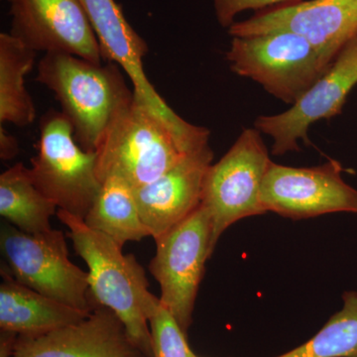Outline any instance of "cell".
I'll use <instances>...</instances> for the list:
<instances>
[{
    "instance_id": "d6986e66",
    "label": "cell",
    "mask_w": 357,
    "mask_h": 357,
    "mask_svg": "<svg viewBox=\"0 0 357 357\" xmlns=\"http://www.w3.org/2000/svg\"><path fill=\"white\" fill-rule=\"evenodd\" d=\"M57 208L34 185L24 164H15L0 175V215L16 229L29 234L49 231Z\"/></svg>"
},
{
    "instance_id": "5b68a950",
    "label": "cell",
    "mask_w": 357,
    "mask_h": 357,
    "mask_svg": "<svg viewBox=\"0 0 357 357\" xmlns=\"http://www.w3.org/2000/svg\"><path fill=\"white\" fill-rule=\"evenodd\" d=\"M0 248L7 273L18 283L81 311L95 310L89 272L70 261L64 234L53 229L29 234L4 223Z\"/></svg>"
},
{
    "instance_id": "ac0fdd59",
    "label": "cell",
    "mask_w": 357,
    "mask_h": 357,
    "mask_svg": "<svg viewBox=\"0 0 357 357\" xmlns=\"http://www.w3.org/2000/svg\"><path fill=\"white\" fill-rule=\"evenodd\" d=\"M36 53L7 33L0 34V122L30 126L36 109L24 77L34 67Z\"/></svg>"
},
{
    "instance_id": "3957f363",
    "label": "cell",
    "mask_w": 357,
    "mask_h": 357,
    "mask_svg": "<svg viewBox=\"0 0 357 357\" xmlns=\"http://www.w3.org/2000/svg\"><path fill=\"white\" fill-rule=\"evenodd\" d=\"M57 217L70 230L77 255L89 267V295L95 309L109 307L123 324L129 338L146 357H153L151 335L143 305L148 280L145 270L119 244L91 229L83 218L59 210Z\"/></svg>"
},
{
    "instance_id": "ffe728a7",
    "label": "cell",
    "mask_w": 357,
    "mask_h": 357,
    "mask_svg": "<svg viewBox=\"0 0 357 357\" xmlns=\"http://www.w3.org/2000/svg\"><path fill=\"white\" fill-rule=\"evenodd\" d=\"M342 300V309L316 335L277 357H357V292H345Z\"/></svg>"
},
{
    "instance_id": "9a60e30c",
    "label": "cell",
    "mask_w": 357,
    "mask_h": 357,
    "mask_svg": "<svg viewBox=\"0 0 357 357\" xmlns=\"http://www.w3.org/2000/svg\"><path fill=\"white\" fill-rule=\"evenodd\" d=\"M91 27L98 37L103 58L126 72L133 91L145 105L160 114L172 116L174 112L150 83L143 69L148 45L131 27L114 0H81Z\"/></svg>"
},
{
    "instance_id": "277c9868",
    "label": "cell",
    "mask_w": 357,
    "mask_h": 357,
    "mask_svg": "<svg viewBox=\"0 0 357 357\" xmlns=\"http://www.w3.org/2000/svg\"><path fill=\"white\" fill-rule=\"evenodd\" d=\"M230 69L287 105L300 100L333 64L307 40L290 32L232 37Z\"/></svg>"
},
{
    "instance_id": "7a4b0ae2",
    "label": "cell",
    "mask_w": 357,
    "mask_h": 357,
    "mask_svg": "<svg viewBox=\"0 0 357 357\" xmlns=\"http://www.w3.org/2000/svg\"><path fill=\"white\" fill-rule=\"evenodd\" d=\"M36 81L55 93L77 144L96 152L112 122L134 96L121 67L64 53H46Z\"/></svg>"
},
{
    "instance_id": "5bb4252c",
    "label": "cell",
    "mask_w": 357,
    "mask_h": 357,
    "mask_svg": "<svg viewBox=\"0 0 357 357\" xmlns=\"http://www.w3.org/2000/svg\"><path fill=\"white\" fill-rule=\"evenodd\" d=\"M10 357L146 356L115 312L100 306L79 323L34 337L21 335Z\"/></svg>"
},
{
    "instance_id": "ba28073f",
    "label": "cell",
    "mask_w": 357,
    "mask_h": 357,
    "mask_svg": "<svg viewBox=\"0 0 357 357\" xmlns=\"http://www.w3.org/2000/svg\"><path fill=\"white\" fill-rule=\"evenodd\" d=\"M154 241L156 253L149 264L150 273L159 283L160 300L187 333L204 265L215 249L210 213L201 204L192 215Z\"/></svg>"
},
{
    "instance_id": "7c38bea8",
    "label": "cell",
    "mask_w": 357,
    "mask_h": 357,
    "mask_svg": "<svg viewBox=\"0 0 357 357\" xmlns=\"http://www.w3.org/2000/svg\"><path fill=\"white\" fill-rule=\"evenodd\" d=\"M290 32L335 60L357 34V0L298 1L262 11L229 28L232 37Z\"/></svg>"
},
{
    "instance_id": "30bf717a",
    "label": "cell",
    "mask_w": 357,
    "mask_h": 357,
    "mask_svg": "<svg viewBox=\"0 0 357 357\" xmlns=\"http://www.w3.org/2000/svg\"><path fill=\"white\" fill-rule=\"evenodd\" d=\"M357 84V34L342 47L328 70L287 112L261 115L255 126L273 139L272 153L300 151L299 140L310 144V126L342 112L347 96Z\"/></svg>"
},
{
    "instance_id": "8992f818",
    "label": "cell",
    "mask_w": 357,
    "mask_h": 357,
    "mask_svg": "<svg viewBox=\"0 0 357 357\" xmlns=\"http://www.w3.org/2000/svg\"><path fill=\"white\" fill-rule=\"evenodd\" d=\"M37 147L29 168L33 183L60 210L84 220L102 188L96 152L77 144L69 121L55 110L42 117Z\"/></svg>"
},
{
    "instance_id": "6da1fadb",
    "label": "cell",
    "mask_w": 357,
    "mask_h": 357,
    "mask_svg": "<svg viewBox=\"0 0 357 357\" xmlns=\"http://www.w3.org/2000/svg\"><path fill=\"white\" fill-rule=\"evenodd\" d=\"M211 132L167 116L145 105L134 93L96 149V174L102 183L123 178L132 188L153 182L192 152L208 145Z\"/></svg>"
},
{
    "instance_id": "cb8c5ba5",
    "label": "cell",
    "mask_w": 357,
    "mask_h": 357,
    "mask_svg": "<svg viewBox=\"0 0 357 357\" xmlns=\"http://www.w3.org/2000/svg\"><path fill=\"white\" fill-rule=\"evenodd\" d=\"M8 1H10V2H11V1H13V0H8Z\"/></svg>"
},
{
    "instance_id": "8fae6325",
    "label": "cell",
    "mask_w": 357,
    "mask_h": 357,
    "mask_svg": "<svg viewBox=\"0 0 357 357\" xmlns=\"http://www.w3.org/2000/svg\"><path fill=\"white\" fill-rule=\"evenodd\" d=\"M9 34L35 52L105 58L81 0H13Z\"/></svg>"
},
{
    "instance_id": "52a82bcc",
    "label": "cell",
    "mask_w": 357,
    "mask_h": 357,
    "mask_svg": "<svg viewBox=\"0 0 357 357\" xmlns=\"http://www.w3.org/2000/svg\"><path fill=\"white\" fill-rule=\"evenodd\" d=\"M271 160L257 129L245 128L204 178L202 204L208 210L213 248L234 222L266 213L260 192Z\"/></svg>"
},
{
    "instance_id": "9c48e42d",
    "label": "cell",
    "mask_w": 357,
    "mask_h": 357,
    "mask_svg": "<svg viewBox=\"0 0 357 357\" xmlns=\"http://www.w3.org/2000/svg\"><path fill=\"white\" fill-rule=\"evenodd\" d=\"M342 165L296 168L271 162L263 180L260 201L264 211L302 220L333 213H357V190L342 177Z\"/></svg>"
},
{
    "instance_id": "4fadbf2b",
    "label": "cell",
    "mask_w": 357,
    "mask_h": 357,
    "mask_svg": "<svg viewBox=\"0 0 357 357\" xmlns=\"http://www.w3.org/2000/svg\"><path fill=\"white\" fill-rule=\"evenodd\" d=\"M213 159L210 145L187 155L153 182L133 188L141 218L157 238L202 204L204 178Z\"/></svg>"
},
{
    "instance_id": "603a6c76",
    "label": "cell",
    "mask_w": 357,
    "mask_h": 357,
    "mask_svg": "<svg viewBox=\"0 0 357 357\" xmlns=\"http://www.w3.org/2000/svg\"><path fill=\"white\" fill-rule=\"evenodd\" d=\"M20 153V143L3 126L0 128V158L11 160Z\"/></svg>"
},
{
    "instance_id": "e0dca14e",
    "label": "cell",
    "mask_w": 357,
    "mask_h": 357,
    "mask_svg": "<svg viewBox=\"0 0 357 357\" xmlns=\"http://www.w3.org/2000/svg\"><path fill=\"white\" fill-rule=\"evenodd\" d=\"M84 222L114 239L123 248L129 241L151 236L141 218L133 188L119 177H109L102 183L100 192Z\"/></svg>"
},
{
    "instance_id": "2e32d148",
    "label": "cell",
    "mask_w": 357,
    "mask_h": 357,
    "mask_svg": "<svg viewBox=\"0 0 357 357\" xmlns=\"http://www.w3.org/2000/svg\"><path fill=\"white\" fill-rule=\"evenodd\" d=\"M1 275L0 328L3 332L34 337L79 323L91 314L26 287L2 268Z\"/></svg>"
},
{
    "instance_id": "7402d4cb",
    "label": "cell",
    "mask_w": 357,
    "mask_h": 357,
    "mask_svg": "<svg viewBox=\"0 0 357 357\" xmlns=\"http://www.w3.org/2000/svg\"><path fill=\"white\" fill-rule=\"evenodd\" d=\"M298 1L300 0H213L218 23L222 27L227 28L234 24L237 14L244 10H259L276 4H288Z\"/></svg>"
},
{
    "instance_id": "44dd1931",
    "label": "cell",
    "mask_w": 357,
    "mask_h": 357,
    "mask_svg": "<svg viewBox=\"0 0 357 357\" xmlns=\"http://www.w3.org/2000/svg\"><path fill=\"white\" fill-rule=\"evenodd\" d=\"M143 310L149 325L153 357H197L177 319L160 298L148 293Z\"/></svg>"
}]
</instances>
